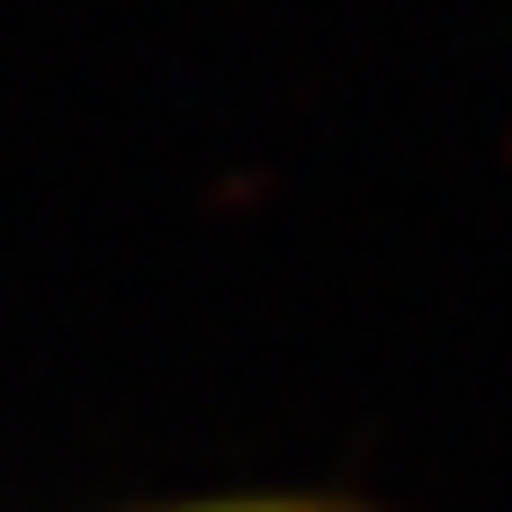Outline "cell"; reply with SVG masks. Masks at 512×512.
I'll return each mask as SVG.
<instances>
[{
  "label": "cell",
  "mask_w": 512,
  "mask_h": 512,
  "mask_svg": "<svg viewBox=\"0 0 512 512\" xmlns=\"http://www.w3.org/2000/svg\"><path fill=\"white\" fill-rule=\"evenodd\" d=\"M189 512H360V504H189Z\"/></svg>",
  "instance_id": "obj_1"
}]
</instances>
